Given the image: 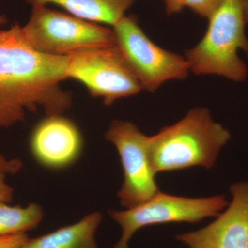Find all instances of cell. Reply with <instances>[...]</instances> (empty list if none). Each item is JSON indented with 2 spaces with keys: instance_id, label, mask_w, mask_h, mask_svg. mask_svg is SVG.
<instances>
[{
  "instance_id": "6da1fadb",
  "label": "cell",
  "mask_w": 248,
  "mask_h": 248,
  "mask_svg": "<svg viewBox=\"0 0 248 248\" xmlns=\"http://www.w3.org/2000/svg\"><path fill=\"white\" fill-rule=\"evenodd\" d=\"M68 64V56L34 48L18 24L0 30V128L23 122L27 110L58 116L68 109L71 94L60 86Z\"/></svg>"
},
{
  "instance_id": "7a4b0ae2",
  "label": "cell",
  "mask_w": 248,
  "mask_h": 248,
  "mask_svg": "<svg viewBox=\"0 0 248 248\" xmlns=\"http://www.w3.org/2000/svg\"><path fill=\"white\" fill-rule=\"evenodd\" d=\"M231 138L208 108L191 109L182 120L150 136L152 166L156 174L196 166L212 169Z\"/></svg>"
},
{
  "instance_id": "3957f363",
  "label": "cell",
  "mask_w": 248,
  "mask_h": 248,
  "mask_svg": "<svg viewBox=\"0 0 248 248\" xmlns=\"http://www.w3.org/2000/svg\"><path fill=\"white\" fill-rule=\"evenodd\" d=\"M203 38L185 52L190 71L197 76L217 75L241 82L248 68L238 55L239 50L248 55V39L242 0H221L208 18Z\"/></svg>"
},
{
  "instance_id": "277c9868",
  "label": "cell",
  "mask_w": 248,
  "mask_h": 248,
  "mask_svg": "<svg viewBox=\"0 0 248 248\" xmlns=\"http://www.w3.org/2000/svg\"><path fill=\"white\" fill-rule=\"evenodd\" d=\"M23 35L36 50L57 55H68L116 45L113 29L49 9L32 6Z\"/></svg>"
},
{
  "instance_id": "5b68a950",
  "label": "cell",
  "mask_w": 248,
  "mask_h": 248,
  "mask_svg": "<svg viewBox=\"0 0 248 248\" xmlns=\"http://www.w3.org/2000/svg\"><path fill=\"white\" fill-rule=\"evenodd\" d=\"M112 29L116 44L142 89L155 92L167 81L188 76L190 66L185 57L154 43L135 16L125 15Z\"/></svg>"
},
{
  "instance_id": "8992f818",
  "label": "cell",
  "mask_w": 248,
  "mask_h": 248,
  "mask_svg": "<svg viewBox=\"0 0 248 248\" xmlns=\"http://www.w3.org/2000/svg\"><path fill=\"white\" fill-rule=\"evenodd\" d=\"M224 196L187 198L168 195L159 191L151 200L122 211H109L120 225L122 235L114 248H129L134 234L141 228L172 223H195L204 218L217 217L228 206Z\"/></svg>"
},
{
  "instance_id": "52a82bcc",
  "label": "cell",
  "mask_w": 248,
  "mask_h": 248,
  "mask_svg": "<svg viewBox=\"0 0 248 248\" xmlns=\"http://www.w3.org/2000/svg\"><path fill=\"white\" fill-rule=\"evenodd\" d=\"M66 76L84 84L93 97L102 98L107 106L143 89L117 44L68 55Z\"/></svg>"
},
{
  "instance_id": "ba28073f",
  "label": "cell",
  "mask_w": 248,
  "mask_h": 248,
  "mask_svg": "<svg viewBox=\"0 0 248 248\" xmlns=\"http://www.w3.org/2000/svg\"><path fill=\"white\" fill-rule=\"evenodd\" d=\"M105 138L117 148L123 167V185L117 194L121 205L132 208L151 200L159 190L150 157V136L132 122L115 120Z\"/></svg>"
},
{
  "instance_id": "9c48e42d",
  "label": "cell",
  "mask_w": 248,
  "mask_h": 248,
  "mask_svg": "<svg viewBox=\"0 0 248 248\" xmlns=\"http://www.w3.org/2000/svg\"><path fill=\"white\" fill-rule=\"evenodd\" d=\"M230 192L231 203L215 221L176 239L188 248H248V182L233 184Z\"/></svg>"
},
{
  "instance_id": "30bf717a",
  "label": "cell",
  "mask_w": 248,
  "mask_h": 248,
  "mask_svg": "<svg viewBox=\"0 0 248 248\" xmlns=\"http://www.w3.org/2000/svg\"><path fill=\"white\" fill-rule=\"evenodd\" d=\"M31 152L39 163L62 169L74 162L82 148V138L76 124L62 115L48 116L31 135Z\"/></svg>"
},
{
  "instance_id": "8fae6325",
  "label": "cell",
  "mask_w": 248,
  "mask_h": 248,
  "mask_svg": "<svg viewBox=\"0 0 248 248\" xmlns=\"http://www.w3.org/2000/svg\"><path fill=\"white\" fill-rule=\"evenodd\" d=\"M102 220L100 213L90 214L74 224L39 237L29 238L19 248H99L95 234Z\"/></svg>"
},
{
  "instance_id": "7c38bea8",
  "label": "cell",
  "mask_w": 248,
  "mask_h": 248,
  "mask_svg": "<svg viewBox=\"0 0 248 248\" xmlns=\"http://www.w3.org/2000/svg\"><path fill=\"white\" fill-rule=\"evenodd\" d=\"M32 6L58 5L70 14L94 23L113 27L125 16L135 0H25Z\"/></svg>"
},
{
  "instance_id": "4fadbf2b",
  "label": "cell",
  "mask_w": 248,
  "mask_h": 248,
  "mask_svg": "<svg viewBox=\"0 0 248 248\" xmlns=\"http://www.w3.org/2000/svg\"><path fill=\"white\" fill-rule=\"evenodd\" d=\"M43 216L42 208L36 203L22 207L0 203V236L27 233L37 228Z\"/></svg>"
},
{
  "instance_id": "5bb4252c",
  "label": "cell",
  "mask_w": 248,
  "mask_h": 248,
  "mask_svg": "<svg viewBox=\"0 0 248 248\" xmlns=\"http://www.w3.org/2000/svg\"><path fill=\"white\" fill-rule=\"evenodd\" d=\"M221 0H184V6L195 14L208 19L218 7Z\"/></svg>"
},
{
  "instance_id": "9a60e30c",
  "label": "cell",
  "mask_w": 248,
  "mask_h": 248,
  "mask_svg": "<svg viewBox=\"0 0 248 248\" xmlns=\"http://www.w3.org/2000/svg\"><path fill=\"white\" fill-rule=\"evenodd\" d=\"M29 239L27 233L0 236V248H19Z\"/></svg>"
},
{
  "instance_id": "2e32d148",
  "label": "cell",
  "mask_w": 248,
  "mask_h": 248,
  "mask_svg": "<svg viewBox=\"0 0 248 248\" xmlns=\"http://www.w3.org/2000/svg\"><path fill=\"white\" fill-rule=\"evenodd\" d=\"M22 162L19 159H7L0 154V172L5 174H17L22 168Z\"/></svg>"
},
{
  "instance_id": "e0dca14e",
  "label": "cell",
  "mask_w": 248,
  "mask_h": 248,
  "mask_svg": "<svg viewBox=\"0 0 248 248\" xmlns=\"http://www.w3.org/2000/svg\"><path fill=\"white\" fill-rule=\"evenodd\" d=\"M6 174L0 172V203H11L14 197V189L6 182Z\"/></svg>"
},
{
  "instance_id": "ac0fdd59",
  "label": "cell",
  "mask_w": 248,
  "mask_h": 248,
  "mask_svg": "<svg viewBox=\"0 0 248 248\" xmlns=\"http://www.w3.org/2000/svg\"><path fill=\"white\" fill-rule=\"evenodd\" d=\"M166 13L169 15L179 14L184 9V0H162Z\"/></svg>"
},
{
  "instance_id": "d6986e66",
  "label": "cell",
  "mask_w": 248,
  "mask_h": 248,
  "mask_svg": "<svg viewBox=\"0 0 248 248\" xmlns=\"http://www.w3.org/2000/svg\"><path fill=\"white\" fill-rule=\"evenodd\" d=\"M243 9H244L245 19L248 23V0H242Z\"/></svg>"
},
{
  "instance_id": "ffe728a7",
  "label": "cell",
  "mask_w": 248,
  "mask_h": 248,
  "mask_svg": "<svg viewBox=\"0 0 248 248\" xmlns=\"http://www.w3.org/2000/svg\"><path fill=\"white\" fill-rule=\"evenodd\" d=\"M7 20H6V17L4 16H0V27L3 24H6Z\"/></svg>"
}]
</instances>
